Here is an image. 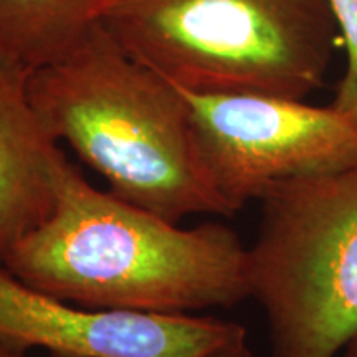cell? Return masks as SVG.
Wrapping results in <instances>:
<instances>
[{
  "label": "cell",
  "mask_w": 357,
  "mask_h": 357,
  "mask_svg": "<svg viewBox=\"0 0 357 357\" xmlns=\"http://www.w3.org/2000/svg\"><path fill=\"white\" fill-rule=\"evenodd\" d=\"M2 265L89 310L190 314L250 298L248 247L231 227L184 229L96 189L68 158L58 167L52 215Z\"/></svg>",
  "instance_id": "1"
},
{
  "label": "cell",
  "mask_w": 357,
  "mask_h": 357,
  "mask_svg": "<svg viewBox=\"0 0 357 357\" xmlns=\"http://www.w3.org/2000/svg\"><path fill=\"white\" fill-rule=\"evenodd\" d=\"M29 89L45 128L116 197L174 223L234 215L200 159L184 93L101 24L63 60L33 70Z\"/></svg>",
  "instance_id": "2"
},
{
  "label": "cell",
  "mask_w": 357,
  "mask_h": 357,
  "mask_svg": "<svg viewBox=\"0 0 357 357\" xmlns=\"http://www.w3.org/2000/svg\"><path fill=\"white\" fill-rule=\"evenodd\" d=\"M101 25L184 91L291 100L323 86L339 30L329 0H111Z\"/></svg>",
  "instance_id": "3"
},
{
  "label": "cell",
  "mask_w": 357,
  "mask_h": 357,
  "mask_svg": "<svg viewBox=\"0 0 357 357\" xmlns=\"http://www.w3.org/2000/svg\"><path fill=\"white\" fill-rule=\"evenodd\" d=\"M257 200L250 298L270 357H336L357 337V164L281 178Z\"/></svg>",
  "instance_id": "4"
},
{
  "label": "cell",
  "mask_w": 357,
  "mask_h": 357,
  "mask_svg": "<svg viewBox=\"0 0 357 357\" xmlns=\"http://www.w3.org/2000/svg\"><path fill=\"white\" fill-rule=\"evenodd\" d=\"M181 91L200 159L234 215L281 178L357 164V116L333 105Z\"/></svg>",
  "instance_id": "5"
},
{
  "label": "cell",
  "mask_w": 357,
  "mask_h": 357,
  "mask_svg": "<svg viewBox=\"0 0 357 357\" xmlns=\"http://www.w3.org/2000/svg\"><path fill=\"white\" fill-rule=\"evenodd\" d=\"M243 326L192 314L102 311L30 287L0 263V339L73 357H207Z\"/></svg>",
  "instance_id": "6"
},
{
  "label": "cell",
  "mask_w": 357,
  "mask_h": 357,
  "mask_svg": "<svg viewBox=\"0 0 357 357\" xmlns=\"http://www.w3.org/2000/svg\"><path fill=\"white\" fill-rule=\"evenodd\" d=\"M32 71L0 56V263L52 215L66 158L30 100Z\"/></svg>",
  "instance_id": "7"
},
{
  "label": "cell",
  "mask_w": 357,
  "mask_h": 357,
  "mask_svg": "<svg viewBox=\"0 0 357 357\" xmlns=\"http://www.w3.org/2000/svg\"><path fill=\"white\" fill-rule=\"evenodd\" d=\"M111 0H0V56L37 70L63 60L101 24Z\"/></svg>",
  "instance_id": "8"
},
{
  "label": "cell",
  "mask_w": 357,
  "mask_h": 357,
  "mask_svg": "<svg viewBox=\"0 0 357 357\" xmlns=\"http://www.w3.org/2000/svg\"><path fill=\"white\" fill-rule=\"evenodd\" d=\"M329 6L347 52L346 73L337 84L331 105L357 116V0H329Z\"/></svg>",
  "instance_id": "9"
},
{
  "label": "cell",
  "mask_w": 357,
  "mask_h": 357,
  "mask_svg": "<svg viewBox=\"0 0 357 357\" xmlns=\"http://www.w3.org/2000/svg\"><path fill=\"white\" fill-rule=\"evenodd\" d=\"M207 357H255V354H253L252 349H250L248 341H247V333H245L242 336L235 337L234 341L229 342L227 346H223L215 352H212V354Z\"/></svg>",
  "instance_id": "10"
},
{
  "label": "cell",
  "mask_w": 357,
  "mask_h": 357,
  "mask_svg": "<svg viewBox=\"0 0 357 357\" xmlns=\"http://www.w3.org/2000/svg\"><path fill=\"white\" fill-rule=\"evenodd\" d=\"M0 357H29V354H26V351L22 349V347H17L10 344V342L0 339ZM47 357H73V356L58 354V352H48Z\"/></svg>",
  "instance_id": "11"
},
{
  "label": "cell",
  "mask_w": 357,
  "mask_h": 357,
  "mask_svg": "<svg viewBox=\"0 0 357 357\" xmlns=\"http://www.w3.org/2000/svg\"><path fill=\"white\" fill-rule=\"evenodd\" d=\"M344 357H357V337L352 339L349 344L346 346Z\"/></svg>",
  "instance_id": "12"
}]
</instances>
